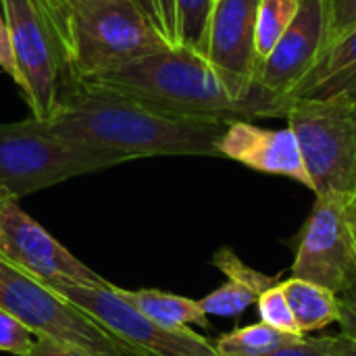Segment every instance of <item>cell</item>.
<instances>
[{"instance_id":"obj_1","label":"cell","mask_w":356,"mask_h":356,"mask_svg":"<svg viewBox=\"0 0 356 356\" xmlns=\"http://www.w3.org/2000/svg\"><path fill=\"white\" fill-rule=\"evenodd\" d=\"M77 79L121 92L167 115L229 125L286 117L296 102L259 79L225 73L204 54L181 46Z\"/></svg>"},{"instance_id":"obj_2","label":"cell","mask_w":356,"mask_h":356,"mask_svg":"<svg viewBox=\"0 0 356 356\" xmlns=\"http://www.w3.org/2000/svg\"><path fill=\"white\" fill-rule=\"evenodd\" d=\"M54 136L111 152L125 161L144 156H219L223 121H198L154 111L131 96L69 79L46 119Z\"/></svg>"},{"instance_id":"obj_3","label":"cell","mask_w":356,"mask_h":356,"mask_svg":"<svg viewBox=\"0 0 356 356\" xmlns=\"http://www.w3.org/2000/svg\"><path fill=\"white\" fill-rule=\"evenodd\" d=\"M58 13L73 77H90L173 48L138 0H65Z\"/></svg>"},{"instance_id":"obj_4","label":"cell","mask_w":356,"mask_h":356,"mask_svg":"<svg viewBox=\"0 0 356 356\" xmlns=\"http://www.w3.org/2000/svg\"><path fill=\"white\" fill-rule=\"evenodd\" d=\"M121 165V159L54 136L40 119L0 123V194L23 198L77 175Z\"/></svg>"},{"instance_id":"obj_5","label":"cell","mask_w":356,"mask_h":356,"mask_svg":"<svg viewBox=\"0 0 356 356\" xmlns=\"http://www.w3.org/2000/svg\"><path fill=\"white\" fill-rule=\"evenodd\" d=\"M286 119L315 196L356 198V92L296 100Z\"/></svg>"},{"instance_id":"obj_6","label":"cell","mask_w":356,"mask_h":356,"mask_svg":"<svg viewBox=\"0 0 356 356\" xmlns=\"http://www.w3.org/2000/svg\"><path fill=\"white\" fill-rule=\"evenodd\" d=\"M0 307L13 313L35 338L71 344L92 356H148L111 334L50 286L0 259Z\"/></svg>"},{"instance_id":"obj_7","label":"cell","mask_w":356,"mask_h":356,"mask_svg":"<svg viewBox=\"0 0 356 356\" xmlns=\"http://www.w3.org/2000/svg\"><path fill=\"white\" fill-rule=\"evenodd\" d=\"M17 67L31 117L46 119L73 77L60 15L50 0H4Z\"/></svg>"},{"instance_id":"obj_8","label":"cell","mask_w":356,"mask_h":356,"mask_svg":"<svg viewBox=\"0 0 356 356\" xmlns=\"http://www.w3.org/2000/svg\"><path fill=\"white\" fill-rule=\"evenodd\" d=\"M83 313L102 323L111 334L136 346L148 356H221L215 342L192 332L190 327H165L115 292V284L79 286L71 282L46 284Z\"/></svg>"},{"instance_id":"obj_9","label":"cell","mask_w":356,"mask_h":356,"mask_svg":"<svg viewBox=\"0 0 356 356\" xmlns=\"http://www.w3.org/2000/svg\"><path fill=\"white\" fill-rule=\"evenodd\" d=\"M346 198L317 196L305 225L292 277L319 284L336 294L356 284V238Z\"/></svg>"},{"instance_id":"obj_10","label":"cell","mask_w":356,"mask_h":356,"mask_svg":"<svg viewBox=\"0 0 356 356\" xmlns=\"http://www.w3.org/2000/svg\"><path fill=\"white\" fill-rule=\"evenodd\" d=\"M0 259L42 284L71 282L94 288L108 284L31 219L17 198L6 194H0Z\"/></svg>"},{"instance_id":"obj_11","label":"cell","mask_w":356,"mask_h":356,"mask_svg":"<svg viewBox=\"0 0 356 356\" xmlns=\"http://www.w3.org/2000/svg\"><path fill=\"white\" fill-rule=\"evenodd\" d=\"M330 0H300L298 13L259 69V81L292 96L294 88L327 52Z\"/></svg>"},{"instance_id":"obj_12","label":"cell","mask_w":356,"mask_h":356,"mask_svg":"<svg viewBox=\"0 0 356 356\" xmlns=\"http://www.w3.org/2000/svg\"><path fill=\"white\" fill-rule=\"evenodd\" d=\"M219 156L232 159L261 173L290 177L311 190V177L298 140L290 127L265 129L252 121H236L219 140Z\"/></svg>"},{"instance_id":"obj_13","label":"cell","mask_w":356,"mask_h":356,"mask_svg":"<svg viewBox=\"0 0 356 356\" xmlns=\"http://www.w3.org/2000/svg\"><path fill=\"white\" fill-rule=\"evenodd\" d=\"M259 4L261 0H215L204 56L217 69L259 79Z\"/></svg>"},{"instance_id":"obj_14","label":"cell","mask_w":356,"mask_h":356,"mask_svg":"<svg viewBox=\"0 0 356 356\" xmlns=\"http://www.w3.org/2000/svg\"><path fill=\"white\" fill-rule=\"evenodd\" d=\"M213 265L227 275V282L198 300L209 317H238L250 305H257L265 290L280 284L277 277L248 267L232 248H219L213 257Z\"/></svg>"},{"instance_id":"obj_15","label":"cell","mask_w":356,"mask_h":356,"mask_svg":"<svg viewBox=\"0 0 356 356\" xmlns=\"http://www.w3.org/2000/svg\"><path fill=\"white\" fill-rule=\"evenodd\" d=\"M356 92V27L336 42L294 88V100H323Z\"/></svg>"},{"instance_id":"obj_16","label":"cell","mask_w":356,"mask_h":356,"mask_svg":"<svg viewBox=\"0 0 356 356\" xmlns=\"http://www.w3.org/2000/svg\"><path fill=\"white\" fill-rule=\"evenodd\" d=\"M282 290L302 336L338 323L340 305L336 292L292 275L288 280H282Z\"/></svg>"},{"instance_id":"obj_17","label":"cell","mask_w":356,"mask_h":356,"mask_svg":"<svg viewBox=\"0 0 356 356\" xmlns=\"http://www.w3.org/2000/svg\"><path fill=\"white\" fill-rule=\"evenodd\" d=\"M115 292L136 307L140 313L165 327H211L209 315L202 311L198 300L175 296L161 290H123L115 286Z\"/></svg>"},{"instance_id":"obj_18","label":"cell","mask_w":356,"mask_h":356,"mask_svg":"<svg viewBox=\"0 0 356 356\" xmlns=\"http://www.w3.org/2000/svg\"><path fill=\"white\" fill-rule=\"evenodd\" d=\"M302 336L280 332L267 323H257L248 327L234 330L229 334H223L215 340V348L221 356H259L271 353L280 346L292 344L300 340Z\"/></svg>"},{"instance_id":"obj_19","label":"cell","mask_w":356,"mask_h":356,"mask_svg":"<svg viewBox=\"0 0 356 356\" xmlns=\"http://www.w3.org/2000/svg\"><path fill=\"white\" fill-rule=\"evenodd\" d=\"M215 0H175V46L204 54Z\"/></svg>"},{"instance_id":"obj_20","label":"cell","mask_w":356,"mask_h":356,"mask_svg":"<svg viewBox=\"0 0 356 356\" xmlns=\"http://www.w3.org/2000/svg\"><path fill=\"white\" fill-rule=\"evenodd\" d=\"M300 0H261L259 23H257V56L259 69L263 60L271 54L284 31L290 27L298 13Z\"/></svg>"},{"instance_id":"obj_21","label":"cell","mask_w":356,"mask_h":356,"mask_svg":"<svg viewBox=\"0 0 356 356\" xmlns=\"http://www.w3.org/2000/svg\"><path fill=\"white\" fill-rule=\"evenodd\" d=\"M259 307V313H261V321L280 330V332H286V334H294V336H302L298 325H296V319H294V313L288 305V298L282 290V282L271 286L269 290H265L257 302Z\"/></svg>"},{"instance_id":"obj_22","label":"cell","mask_w":356,"mask_h":356,"mask_svg":"<svg viewBox=\"0 0 356 356\" xmlns=\"http://www.w3.org/2000/svg\"><path fill=\"white\" fill-rule=\"evenodd\" d=\"M35 334L25 327L13 313L0 307V350L17 356H29L35 346Z\"/></svg>"},{"instance_id":"obj_23","label":"cell","mask_w":356,"mask_h":356,"mask_svg":"<svg viewBox=\"0 0 356 356\" xmlns=\"http://www.w3.org/2000/svg\"><path fill=\"white\" fill-rule=\"evenodd\" d=\"M356 27V0H330L327 50ZM323 58V56H321Z\"/></svg>"},{"instance_id":"obj_24","label":"cell","mask_w":356,"mask_h":356,"mask_svg":"<svg viewBox=\"0 0 356 356\" xmlns=\"http://www.w3.org/2000/svg\"><path fill=\"white\" fill-rule=\"evenodd\" d=\"M334 346V336H325V338H307L302 336L300 340L280 346L271 353L259 356H330Z\"/></svg>"},{"instance_id":"obj_25","label":"cell","mask_w":356,"mask_h":356,"mask_svg":"<svg viewBox=\"0 0 356 356\" xmlns=\"http://www.w3.org/2000/svg\"><path fill=\"white\" fill-rule=\"evenodd\" d=\"M0 69L15 81V86L19 90L23 88L21 71L17 67V58H15V50H13L10 29H8L6 15H4V0H0Z\"/></svg>"},{"instance_id":"obj_26","label":"cell","mask_w":356,"mask_h":356,"mask_svg":"<svg viewBox=\"0 0 356 356\" xmlns=\"http://www.w3.org/2000/svg\"><path fill=\"white\" fill-rule=\"evenodd\" d=\"M140 4L175 46V0H140Z\"/></svg>"},{"instance_id":"obj_27","label":"cell","mask_w":356,"mask_h":356,"mask_svg":"<svg viewBox=\"0 0 356 356\" xmlns=\"http://www.w3.org/2000/svg\"><path fill=\"white\" fill-rule=\"evenodd\" d=\"M338 305H340V315H338L340 334L356 340V284L353 288L344 290L342 294H338Z\"/></svg>"},{"instance_id":"obj_28","label":"cell","mask_w":356,"mask_h":356,"mask_svg":"<svg viewBox=\"0 0 356 356\" xmlns=\"http://www.w3.org/2000/svg\"><path fill=\"white\" fill-rule=\"evenodd\" d=\"M29 356H92L71 344H63L50 338H38Z\"/></svg>"},{"instance_id":"obj_29","label":"cell","mask_w":356,"mask_h":356,"mask_svg":"<svg viewBox=\"0 0 356 356\" xmlns=\"http://www.w3.org/2000/svg\"><path fill=\"white\" fill-rule=\"evenodd\" d=\"M330 356H356V340L346 336H334V346Z\"/></svg>"},{"instance_id":"obj_30","label":"cell","mask_w":356,"mask_h":356,"mask_svg":"<svg viewBox=\"0 0 356 356\" xmlns=\"http://www.w3.org/2000/svg\"><path fill=\"white\" fill-rule=\"evenodd\" d=\"M348 217H350L353 232H355V238H356V198H353V200L348 202Z\"/></svg>"},{"instance_id":"obj_31","label":"cell","mask_w":356,"mask_h":356,"mask_svg":"<svg viewBox=\"0 0 356 356\" xmlns=\"http://www.w3.org/2000/svg\"><path fill=\"white\" fill-rule=\"evenodd\" d=\"M50 2H52V4L56 6V10H58V8H60V4H63L65 0H50ZM138 2H140V0H138ZM58 15H60V13H58Z\"/></svg>"}]
</instances>
